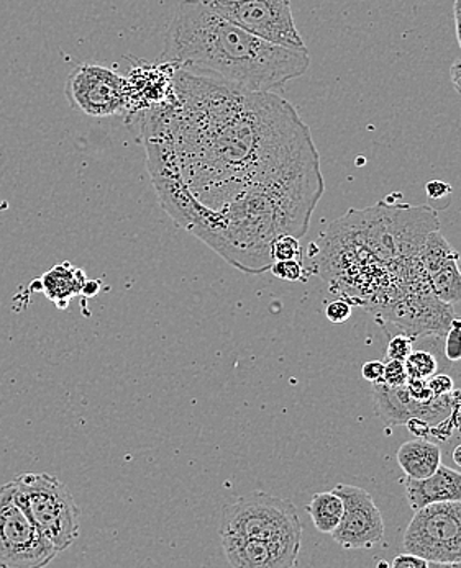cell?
Here are the masks:
<instances>
[{"mask_svg":"<svg viewBox=\"0 0 461 568\" xmlns=\"http://www.w3.org/2000/svg\"><path fill=\"white\" fill-rule=\"evenodd\" d=\"M57 554L17 500L12 481L0 487V568L47 567Z\"/></svg>","mask_w":461,"mask_h":568,"instance_id":"52a82bcc","label":"cell"},{"mask_svg":"<svg viewBox=\"0 0 461 568\" xmlns=\"http://www.w3.org/2000/svg\"><path fill=\"white\" fill-rule=\"evenodd\" d=\"M408 372H405L404 363H401V361H390V363L384 364V374L381 382L388 387H404L408 384Z\"/></svg>","mask_w":461,"mask_h":568,"instance_id":"d4e9b609","label":"cell"},{"mask_svg":"<svg viewBox=\"0 0 461 568\" xmlns=\"http://www.w3.org/2000/svg\"><path fill=\"white\" fill-rule=\"evenodd\" d=\"M374 409L381 419L391 426H404L411 418H421L430 425H439L443 419L449 418L455 405L457 394L453 390L447 397L435 398L429 403H419L409 397L404 387L391 388L383 382H374Z\"/></svg>","mask_w":461,"mask_h":568,"instance_id":"7c38bea8","label":"cell"},{"mask_svg":"<svg viewBox=\"0 0 461 568\" xmlns=\"http://www.w3.org/2000/svg\"><path fill=\"white\" fill-rule=\"evenodd\" d=\"M419 257L424 264L427 274H432L437 268L445 266L452 261H460V253H457L439 230H435V232L427 234L424 244L419 251Z\"/></svg>","mask_w":461,"mask_h":568,"instance_id":"ffe728a7","label":"cell"},{"mask_svg":"<svg viewBox=\"0 0 461 568\" xmlns=\"http://www.w3.org/2000/svg\"><path fill=\"white\" fill-rule=\"evenodd\" d=\"M333 229L391 264L418 256L427 234L439 230V216L430 206L380 202L371 209L350 210Z\"/></svg>","mask_w":461,"mask_h":568,"instance_id":"277c9868","label":"cell"},{"mask_svg":"<svg viewBox=\"0 0 461 568\" xmlns=\"http://www.w3.org/2000/svg\"><path fill=\"white\" fill-rule=\"evenodd\" d=\"M160 61L242 91L277 92L308 72L311 54L254 37L202 0H182L168 26Z\"/></svg>","mask_w":461,"mask_h":568,"instance_id":"3957f363","label":"cell"},{"mask_svg":"<svg viewBox=\"0 0 461 568\" xmlns=\"http://www.w3.org/2000/svg\"><path fill=\"white\" fill-rule=\"evenodd\" d=\"M270 271L280 281L299 282L304 277V266H302V261L298 260L274 261Z\"/></svg>","mask_w":461,"mask_h":568,"instance_id":"603a6c76","label":"cell"},{"mask_svg":"<svg viewBox=\"0 0 461 568\" xmlns=\"http://www.w3.org/2000/svg\"><path fill=\"white\" fill-rule=\"evenodd\" d=\"M173 101L147 110L151 179H177L217 210L257 182L319 158L311 130L274 92H249L177 69Z\"/></svg>","mask_w":461,"mask_h":568,"instance_id":"6da1fadb","label":"cell"},{"mask_svg":"<svg viewBox=\"0 0 461 568\" xmlns=\"http://www.w3.org/2000/svg\"><path fill=\"white\" fill-rule=\"evenodd\" d=\"M405 372L409 378H430L437 374L439 363L433 354L427 351H412L408 359L404 361Z\"/></svg>","mask_w":461,"mask_h":568,"instance_id":"44dd1931","label":"cell"},{"mask_svg":"<svg viewBox=\"0 0 461 568\" xmlns=\"http://www.w3.org/2000/svg\"><path fill=\"white\" fill-rule=\"evenodd\" d=\"M17 500L38 529L63 552L79 537V511L67 485L48 474H22L12 481Z\"/></svg>","mask_w":461,"mask_h":568,"instance_id":"5b68a950","label":"cell"},{"mask_svg":"<svg viewBox=\"0 0 461 568\" xmlns=\"http://www.w3.org/2000/svg\"><path fill=\"white\" fill-rule=\"evenodd\" d=\"M177 69L174 64L161 61L157 64L137 61L136 67L126 75L129 105L123 116L129 120L140 119L147 110L173 101Z\"/></svg>","mask_w":461,"mask_h":568,"instance_id":"4fadbf2b","label":"cell"},{"mask_svg":"<svg viewBox=\"0 0 461 568\" xmlns=\"http://www.w3.org/2000/svg\"><path fill=\"white\" fill-rule=\"evenodd\" d=\"M398 464L405 477L412 478V480H424L442 466V450L425 437H418V439L408 440L399 447Z\"/></svg>","mask_w":461,"mask_h":568,"instance_id":"2e32d148","label":"cell"},{"mask_svg":"<svg viewBox=\"0 0 461 568\" xmlns=\"http://www.w3.org/2000/svg\"><path fill=\"white\" fill-rule=\"evenodd\" d=\"M427 384L435 398L447 397L455 390V382L447 374H433L432 377L427 378Z\"/></svg>","mask_w":461,"mask_h":568,"instance_id":"83f0119b","label":"cell"},{"mask_svg":"<svg viewBox=\"0 0 461 568\" xmlns=\"http://www.w3.org/2000/svg\"><path fill=\"white\" fill-rule=\"evenodd\" d=\"M343 500V516L332 532L333 540L345 549H371L384 540V523L373 497L355 485H337Z\"/></svg>","mask_w":461,"mask_h":568,"instance_id":"8fae6325","label":"cell"},{"mask_svg":"<svg viewBox=\"0 0 461 568\" xmlns=\"http://www.w3.org/2000/svg\"><path fill=\"white\" fill-rule=\"evenodd\" d=\"M404 549L435 566H461V501L432 503L415 511Z\"/></svg>","mask_w":461,"mask_h":568,"instance_id":"ba28073f","label":"cell"},{"mask_svg":"<svg viewBox=\"0 0 461 568\" xmlns=\"http://www.w3.org/2000/svg\"><path fill=\"white\" fill-rule=\"evenodd\" d=\"M408 426L409 432L412 433L415 437H430L432 435V425H430L429 422H425V419L421 418H411L405 422V425Z\"/></svg>","mask_w":461,"mask_h":568,"instance_id":"d6a6232c","label":"cell"},{"mask_svg":"<svg viewBox=\"0 0 461 568\" xmlns=\"http://www.w3.org/2000/svg\"><path fill=\"white\" fill-rule=\"evenodd\" d=\"M453 17H455L457 40L461 48V0H455L453 3Z\"/></svg>","mask_w":461,"mask_h":568,"instance_id":"e575fe53","label":"cell"},{"mask_svg":"<svg viewBox=\"0 0 461 568\" xmlns=\"http://www.w3.org/2000/svg\"><path fill=\"white\" fill-rule=\"evenodd\" d=\"M429 284L433 295L447 305L461 302V268L459 261L445 264L429 274Z\"/></svg>","mask_w":461,"mask_h":568,"instance_id":"d6986e66","label":"cell"},{"mask_svg":"<svg viewBox=\"0 0 461 568\" xmlns=\"http://www.w3.org/2000/svg\"><path fill=\"white\" fill-rule=\"evenodd\" d=\"M219 532L220 536L302 542V523L295 506L264 491H253L223 506Z\"/></svg>","mask_w":461,"mask_h":568,"instance_id":"8992f818","label":"cell"},{"mask_svg":"<svg viewBox=\"0 0 461 568\" xmlns=\"http://www.w3.org/2000/svg\"><path fill=\"white\" fill-rule=\"evenodd\" d=\"M391 567L394 568H427L430 566L425 559L422 557L415 556V554L408 552L405 550L404 554H399L394 560L390 564Z\"/></svg>","mask_w":461,"mask_h":568,"instance_id":"f546056e","label":"cell"},{"mask_svg":"<svg viewBox=\"0 0 461 568\" xmlns=\"http://www.w3.org/2000/svg\"><path fill=\"white\" fill-rule=\"evenodd\" d=\"M64 95L72 109L96 119L126 115L129 105L126 75L99 64L72 69Z\"/></svg>","mask_w":461,"mask_h":568,"instance_id":"30bf717a","label":"cell"},{"mask_svg":"<svg viewBox=\"0 0 461 568\" xmlns=\"http://www.w3.org/2000/svg\"><path fill=\"white\" fill-rule=\"evenodd\" d=\"M384 374V363L381 361H368L364 363L363 368H361V375H363L364 381L371 382H380L383 378Z\"/></svg>","mask_w":461,"mask_h":568,"instance_id":"1f68e13d","label":"cell"},{"mask_svg":"<svg viewBox=\"0 0 461 568\" xmlns=\"http://www.w3.org/2000/svg\"><path fill=\"white\" fill-rule=\"evenodd\" d=\"M209 9L280 47L308 50L292 16L291 0H202Z\"/></svg>","mask_w":461,"mask_h":568,"instance_id":"9c48e42d","label":"cell"},{"mask_svg":"<svg viewBox=\"0 0 461 568\" xmlns=\"http://www.w3.org/2000/svg\"><path fill=\"white\" fill-rule=\"evenodd\" d=\"M271 256H273V261H302L301 244H299L298 237L291 236V234L277 237L271 244Z\"/></svg>","mask_w":461,"mask_h":568,"instance_id":"7402d4cb","label":"cell"},{"mask_svg":"<svg viewBox=\"0 0 461 568\" xmlns=\"http://www.w3.org/2000/svg\"><path fill=\"white\" fill-rule=\"evenodd\" d=\"M405 392H408L409 397L412 400L419 403H429L435 400L432 392H430L429 384H427L425 378H408V384H405Z\"/></svg>","mask_w":461,"mask_h":568,"instance_id":"f1b7e54d","label":"cell"},{"mask_svg":"<svg viewBox=\"0 0 461 568\" xmlns=\"http://www.w3.org/2000/svg\"><path fill=\"white\" fill-rule=\"evenodd\" d=\"M352 313V302L342 301V298H340V301L330 302L325 308L327 320H329L330 323H337V325H340V323L349 322Z\"/></svg>","mask_w":461,"mask_h":568,"instance_id":"4316f807","label":"cell"},{"mask_svg":"<svg viewBox=\"0 0 461 568\" xmlns=\"http://www.w3.org/2000/svg\"><path fill=\"white\" fill-rule=\"evenodd\" d=\"M445 356L452 363L461 361V318L457 316L447 329Z\"/></svg>","mask_w":461,"mask_h":568,"instance_id":"cb8c5ba5","label":"cell"},{"mask_svg":"<svg viewBox=\"0 0 461 568\" xmlns=\"http://www.w3.org/2000/svg\"><path fill=\"white\" fill-rule=\"evenodd\" d=\"M325 191L320 158L257 182L209 210L196 201L181 229L204 241L233 267L247 274L270 271L271 244L283 234L301 240Z\"/></svg>","mask_w":461,"mask_h":568,"instance_id":"7a4b0ae2","label":"cell"},{"mask_svg":"<svg viewBox=\"0 0 461 568\" xmlns=\"http://www.w3.org/2000/svg\"><path fill=\"white\" fill-rule=\"evenodd\" d=\"M86 284L88 277L84 271L71 266L70 263L58 264L40 278V287L48 301L53 302L60 310L68 308L71 298L84 292Z\"/></svg>","mask_w":461,"mask_h":568,"instance_id":"e0dca14e","label":"cell"},{"mask_svg":"<svg viewBox=\"0 0 461 568\" xmlns=\"http://www.w3.org/2000/svg\"><path fill=\"white\" fill-rule=\"evenodd\" d=\"M425 192L430 201H442V199L449 197L452 194V185L442 181H430L425 185Z\"/></svg>","mask_w":461,"mask_h":568,"instance_id":"4dcf8cb0","label":"cell"},{"mask_svg":"<svg viewBox=\"0 0 461 568\" xmlns=\"http://www.w3.org/2000/svg\"><path fill=\"white\" fill-rule=\"evenodd\" d=\"M315 529L323 535H332L343 516V500L335 491H322L312 497L305 506Z\"/></svg>","mask_w":461,"mask_h":568,"instance_id":"ac0fdd59","label":"cell"},{"mask_svg":"<svg viewBox=\"0 0 461 568\" xmlns=\"http://www.w3.org/2000/svg\"><path fill=\"white\" fill-rule=\"evenodd\" d=\"M223 552L235 568H291L298 566L301 544L249 537L220 536Z\"/></svg>","mask_w":461,"mask_h":568,"instance_id":"5bb4252c","label":"cell"},{"mask_svg":"<svg viewBox=\"0 0 461 568\" xmlns=\"http://www.w3.org/2000/svg\"><path fill=\"white\" fill-rule=\"evenodd\" d=\"M453 463L457 464V466L461 467V444L460 446L455 447V450H453Z\"/></svg>","mask_w":461,"mask_h":568,"instance_id":"d590c367","label":"cell"},{"mask_svg":"<svg viewBox=\"0 0 461 568\" xmlns=\"http://www.w3.org/2000/svg\"><path fill=\"white\" fill-rule=\"evenodd\" d=\"M405 497L414 511L432 503L461 501V474L453 468L440 466L435 474L424 480L408 478Z\"/></svg>","mask_w":461,"mask_h":568,"instance_id":"9a60e30c","label":"cell"},{"mask_svg":"<svg viewBox=\"0 0 461 568\" xmlns=\"http://www.w3.org/2000/svg\"><path fill=\"white\" fill-rule=\"evenodd\" d=\"M450 79H452L453 88H455L457 94L461 95V60L455 61L450 68Z\"/></svg>","mask_w":461,"mask_h":568,"instance_id":"836d02e7","label":"cell"},{"mask_svg":"<svg viewBox=\"0 0 461 568\" xmlns=\"http://www.w3.org/2000/svg\"><path fill=\"white\" fill-rule=\"evenodd\" d=\"M411 353L412 337L408 335L394 336L390 341V344H388L387 356L390 361H401V363H404Z\"/></svg>","mask_w":461,"mask_h":568,"instance_id":"484cf974","label":"cell"}]
</instances>
